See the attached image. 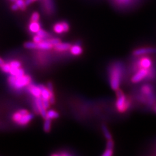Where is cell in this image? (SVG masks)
<instances>
[{
  "label": "cell",
  "mask_w": 156,
  "mask_h": 156,
  "mask_svg": "<svg viewBox=\"0 0 156 156\" xmlns=\"http://www.w3.org/2000/svg\"><path fill=\"white\" fill-rule=\"evenodd\" d=\"M123 75V67L120 63H115L110 68L109 82L112 89L119 90Z\"/></svg>",
  "instance_id": "cell-1"
},
{
  "label": "cell",
  "mask_w": 156,
  "mask_h": 156,
  "mask_svg": "<svg viewBox=\"0 0 156 156\" xmlns=\"http://www.w3.org/2000/svg\"><path fill=\"white\" fill-rule=\"evenodd\" d=\"M9 83L13 89L17 90H21L22 89L27 87L31 83V77L28 75L21 76H14L11 75L8 79Z\"/></svg>",
  "instance_id": "cell-2"
},
{
  "label": "cell",
  "mask_w": 156,
  "mask_h": 156,
  "mask_svg": "<svg viewBox=\"0 0 156 156\" xmlns=\"http://www.w3.org/2000/svg\"><path fill=\"white\" fill-rule=\"evenodd\" d=\"M33 119V115L29 113L26 109H21L12 115V120L14 122L20 126H26Z\"/></svg>",
  "instance_id": "cell-3"
},
{
  "label": "cell",
  "mask_w": 156,
  "mask_h": 156,
  "mask_svg": "<svg viewBox=\"0 0 156 156\" xmlns=\"http://www.w3.org/2000/svg\"><path fill=\"white\" fill-rule=\"evenodd\" d=\"M117 100L116 101V109L120 113H124L129 107V101L122 92L117 90Z\"/></svg>",
  "instance_id": "cell-4"
},
{
  "label": "cell",
  "mask_w": 156,
  "mask_h": 156,
  "mask_svg": "<svg viewBox=\"0 0 156 156\" xmlns=\"http://www.w3.org/2000/svg\"><path fill=\"white\" fill-rule=\"evenodd\" d=\"M33 109L37 113H40L43 119L47 118V111L46 109L43 105L42 98H35L33 104Z\"/></svg>",
  "instance_id": "cell-5"
},
{
  "label": "cell",
  "mask_w": 156,
  "mask_h": 156,
  "mask_svg": "<svg viewBox=\"0 0 156 156\" xmlns=\"http://www.w3.org/2000/svg\"><path fill=\"white\" fill-rule=\"evenodd\" d=\"M148 72L149 70L148 69L140 68L131 77V82L133 83H137L143 81L144 78L148 77Z\"/></svg>",
  "instance_id": "cell-6"
},
{
  "label": "cell",
  "mask_w": 156,
  "mask_h": 156,
  "mask_svg": "<svg viewBox=\"0 0 156 156\" xmlns=\"http://www.w3.org/2000/svg\"><path fill=\"white\" fill-rule=\"evenodd\" d=\"M141 92L148 97L149 101L153 102L154 101V93L152 87L150 85H144L141 87Z\"/></svg>",
  "instance_id": "cell-7"
},
{
  "label": "cell",
  "mask_w": 156,
  "mask_h": 156,
  "mask_svg": "<svg viewBox=\"0 0 156 156\" xmlns=\"http://www.w3.org/2000/svg\"><path fill=\"white\" fill-rule=\"evenodd\" d=\"M27 89L29 93L33 97H35V98L41 97V89L40 85H36L35 84L30 83L27 87Z\"/></svg>",
  "instance_id": "cell-8"
},
{
  "label": "cell",
  "mask_w": 156,
  "mask_h": 156,
  "mask_svg": "<svg viewBox=\"0 0 156 156\" xmlns=\"http://www.w3.org/2000/svg\"><path fill=\"white\" fill-rule=\"evenodd\" d=\"M156 48H139L134 50L133 54L135 56H141L144 55L151 54V53H155Z\"/></svg>",
  "instance_id": "cell-9"
},
{
  "label": "cell",
  "mask_w": 156,
  "mask_h": 156,
  "mask_svg": "<svg viewBox=\"0 0 156 156\" xmlns=\"http://www.w3.org/2000/svg\"><path fill=\"white\" fill-rule=\"evenodd\" d=\"M137 66L140 68H145L149 70L152 66V61L148 57H142L137 62Z\"/></svg>",
  "instance_id": "cell-10"
},
{
  "label": "cell",
  "mask_w": 156,
  "mask_h": 156,
  "mask_svg": "<svg viewBox=\"0 0 156 156\" xmlns=\"http://www.w3.org/2000/svg\"><path fill=\"white\" fill-rule=\"evenodd\" d=\"M48 38H46L45 40H44L43 41L39 43H36L35 50H51V49L53 47V46L50 42V41H49Z\"/></svg>",
  "instance_id": "cell-11"
},
{
  "label": "cell",
  "mask_w": 156,
  "mask_h": 156,
  "mask_svg": "<svg viewBox=\"0 0 156 156\" xmlns=\"http://www.w3.org/2000/svg\"><path fill=\"white\" fill-rule=\"evenodd\" d=\"M41 89V98L42 100H50L51 94L50 90H48V87H45L44 85H40Z\"/></svg>",
  "instance_id": "cell-12"
},
{
  "label": "cell",
  "mask_w": 156,
  "mask_h": 156,
  "mask_svg": "<svg viewBox=\"0 0 156 156\" xmlns=\"http://www.w3.org/2000/svg\"><path fill=\"white\" fill-rule=\"evenodd\" d=\"M71 45L68 43H62L59 42L54 46L55 49L58 51H66L70 50Z\"/></svg>",
  "instance_id": "cell-13"
},
{
  "label": "cell",
  "mask_w": 156,
  "mask_h": 156,
  "mask_svg": "<svg viewBox=\"0 0 156 156\" xmlns=\"http://www.w3.org/2000/svg\"><path fill=\"white\" fill-rule=\"evenodd\" d=\"M70 50L71 54H72L73 55H76V56L80 55L83 53V49H82L81 46L79 44H77L71 46Z\"/></svg>",
  "instance_id": "cell-14"
},
{
  "label": "cell",
  "mask_w": 156,
  "mask_h": 156,
  "mask_svg": "<svg viewBox=\"0 0 156 156\" xmlns=\"http://www.w3.org/2000/svg\"><path fill=\"white\" fill-rule=\"evenodd\" d=\"M41 29V24L38 22H31L30 24L29 25V31L32 33L36 34Z\"/></svg>",
  "instance_id": "cell-15"
},
{
  "label": "cell",
  "mask_w": 156,
  "mask_h": 156,
  "mask_svg": "<svg viewBox=\"0 0 156 156\" xmlns=\"http://www.w3.org/2000/svg\"><path fill=\"white\" fill-rule=\"evenodd\" d=\"M135 0H114L115 3L116 5L120 7L128 6L132 3H133Z\"/></svg>",
  "instance_id": "cell-16"
},
{
  "label": "cell",
  "mask_w": 156,
  "mask_h": 156,
  "mask_svg": "<svg viewBox=\"0 0 156 156\" xmlns=\"http://www.w3.org/2000/svg\"><path fill=\"white\" fill-rule=\"evenodd\" d=\"M44 7L46 10V11L48 12H52L53 11V3L52 0H44Z\"/></svg>",
  "instance_id": "cell-17"
},
{
  "label": "cell",
  "mask_w": 156,
  "mask_h": 156,
  "mask_svg": "<svg viewBox=\"0 0 156 156\" xmlns=\"http://www.w3.org/2000/svg\"><path fill=\"white\" fill-rule=\"evenodd\" d=\"M53 31L57 34H61L64 33V29H63L62 22H58L55 23L53 26Z\"/></svg>",
  "instance_id": "cell-18"
},
{
  "label": "cell",
  "mask_w": 156,
  "mask_h": 156,
  "mask_svg": "<svg viewBox=\"0 0 156 156\" xmlns=\"http://www.w3.org/2000/svg\"><path fill=\"white\" fill-rule=\"evenodd\" d=\"M58 117V114L57 112L54 110H49L47 112V118L51 120L57 119Z\"/></svg>",
  "instance_id": "cell-19"
},
{
  "label": "cell",
  "mask_w": 156,
  "mask_h": 156,
  "mask_svg": "<svg viewBox=\"0 0 156 156\" xmlns=\"http://www.w3.org/2000/svg\"><path fill=\"white\" fill-rule=\"evenodd\" d=\"M36 35H38L40 37H41L43 40H45V39L46 38H48L49 37H50V34H49L47 31L43 30V29H41L40 30H39L37 33Z\"/></svg>",
  "instance_id": "cell-20"
},
{
  "label": "cell",
  "mask_w": 156,
  "mask_h": 156,
  "mask_svg": "<svg viewBox=\"0 0 156 156\" xmlns=\"http://www.w3.org/2000/svg\"><path fill=\"white\" fill-rule=\"evenodd\" d=\"M51 121L50 119H45V122L44 123V130L46 132H49L51 129Z\"/></svg>",
  "instance_id": "cell-21"
},
{
  "label": "cell",
  "mask_w": 156,
  "mask_h": 156,
  "mask_svg": "<svg viewBox=\"0 0 156 156\" xmlns=\"http://www.w3.org/2000/svg\"><path fill=\"white\" fill-rule=\"evenodd\" d=\"M102 131H103L104 135L105 136V137L107 139V140H109V139H112V136H111V134L109 132V131L108 129V128H107L105 126H102Z\"/></svg>",
  "instance_id": "cell-22"
},
{
  "label": "cell",
  "mask_w": 156,
  "mask_h": 156,
  "mask_svg": "<svg viewBox=\"0 0 156 156\" xmlns=\"http://www.w3.org/2000/svg\"><path fill=\"white\" fill-rule=\"evenodd\" d=\"M0 68H1V69L3 72H4L5 73H7V74H9L10 71H11V66L9 65V62L7 63L5 62Z\"/></svg>",
  "instance_id": "cell-23"
},
{
  "label": "cell",
  "mask_w": 156,
  "mask_h": 156,
  "mask_svg": "<svg viewBox=\"0 0 156 156\" xmlns=\"http://www.w3.org/2000/svg\"><path fill=\"white\" fill-rule=\"evenodd\" d=\"M15 3L19 7V9H20L22 10H24L26 7V4L25 0H16Z\"/></svg>",
  "instance_id": "cell-24"
},
{
  "label": "cell",
  "mask_w": 156,
  "mask_h": 156,
  "mask_svg": "<svg viewBox=\"0 0 156 156\" xmlns=\"http://www.w3.org/2000/svg\"><path fill=\"white\" fill-rule=\"evenodd\" d=\"M9 63L12 68H21V66H22L21 62L18 61H16V60H13V61H10Z\"/></svg>",
  "instance_id": "cell-25"
},
{
  "label": "cell",
  "mask_w": 156,
  "mask_h": 156,
  "mask_svg": "<svg viewBox=\"0 0 156 156\" xmlns=\"http://www.w3.org/2000/svg\"><path fill=\"white\" fill-rule=\"evenodd\" d=\"M40 19V14L37 12H35L32 14L31 17V22H38Z\"/></svg>",
  "instance_id": "cell-26"
},
{
  "label": "cell",
  "mask_w": 156,
  "mask_h": 156,
  "mask_svg": "<svg viewBox=\"0 0 156 156\" xmlns=\"http://www.w3.org/2000/svg\"><path fill=\"white\" fill-rule=\"evenodd\" d=\"M113 154V149L107 148L105 152L102 154L103 156H111Z\"/></svg>",
  "instance_id": "cell-27"
},
{
  "label": "cell",
  "mask_w": 156,
  "mask_h": 156,
  "mask_svg": "<svg viewBox=\"0 0 156 156\" xmlns=\"http://www.w3.org/2000/svg\"><path fill=\"white\" fill-rule=\"evenodd\" d=\"M48 40L51 44L53 46V47H54L55 45H57V44L61 42L59 39H58V38H48Z\"/></svg>",
  "instance_id": "cell-28"
},
{
  "label": "cell",
  "mask_w": 156,
  "mask_h": 156,
  "mask_svg": "<svg viewBox=\"0 0 156 156\" xmlns=\"http://www.w3.org/2000/svg\"><path fill=\"white\" fill-rule=\"evenodd\" d=\"M114 147V143L112 139L108 140L107 143V148H109V149H113Z\"/></svg>",
  "instance_id": "cell-29"
},
{
  "label": "cell",
  "mask_w": 156,
  "mask_h": 156,
  "mask_svg": "<svg viewBox=\"0 0 156 156\" xmlns=\"http://www.w3.org/2000/svg\"><path fill=\"white\" fill-rule=\"evenodd\" d=\"M62 24V27L63 29H64V32H68V30H69V24H68L66 22H61Z\"/></svg>",
  "instance_id": "cell-30"
},
{
  "label": "cell",
  "mask_w": 156,
  "mask_h": 156,
  "mask_svg": "<svg viewBox=\"0 0 156 156\" xmlns=\"http://www.w3.org/2000/svg\"><path fill=\"white\" fill-rule=\"evenodd\" d=\"M43 41H44L43 39L37 35H35L33 37V42H35V43H39V42H41Z\"/></svg>",
  "instance_id": "cell-31"
},
{
  "label": "cell",
  "mask_w": 156,
  "mask_h": 156,
  "mask_svg": "<svg viewBox=\"0 0 156 156\" xmlns=\"http://www.w3.org/2000/svg\"><path fill=\"white\" fill-rule=\"evenodd\" d=\"M42 103H43V105L45 108L47 109L50 107V105L51 104L50 100H42Z\"/></svg>",
  "instance_id": "cell-32"
},
{
  "label": "cell",
  "mask_w": 156,
  "mask_h": 156,
  "mask_svg": "<svg viewBox=\"0 0 156 156\" xmlns=\"http://www.w3.org/2000/svg\"><path fill=\"white\" fill-rule=\"evenodd\" d=\"M11 9L13 10V11H17L18 9H19V7L17 5V4L15 3L12 5V7H11Z\"/></svg>",
  "instance_id": "cell-33"
},
{
  "label": "cell",
  "mask_w": 156,
  "mask_h": 156,
  "mask_svg": "<svg viewBox=\"0 0 156 156\" xmlns=\"http://www.w3.org/2000/svg\"><path fill=\"white\" fill-rule=\"evenodd\" d=\"M35 1H37V0H25L26 5H30L31 3H32L33 2H35Z\"/></svg>",
  "instance_id": "cell-34"
},
{
  "label": "cell",
  "mask_w": 156,
  "mask_h": 156,
  "mask_svg": "<svg viewBox=\"0 0 156 156\" xmlns=\"http://www.w3.org/2000/svg\"><path fill=\"white\" fill-rule=\"evenodd\" d=\"M5 63V62H4V61L2 59V58L0 57V67H1L3 64Z\"/></svg>",
  "instance_id": "cell-35"
},
{
  "label": "cell",
  "mask_w": 156,
  "mask_h": 156,
  "mask_svg": "<svg viewBox=\"0 0 156 156\" xmlns=\"http://www.w3.org/2000/svg\"><path fill=\"white\" fill-rule=\"evenodd\" d=\"M154 111L156 112V106L155 107V108H154Z\"/></svg>",
  "instance_id": "cell-36"
},
{
  "label": "cell",
  "mask_w": 156,
  "mask_h": 156,
  "mask_svg": "<svg viewBox=\"0 0 156 156\" xmlns=\"http://www.w3.org/2000/svg\"><path fill=\"white\" fill-rule=\"evenodd\" d=\"M11 1H12V2H15L16 0H11Z\"/></svg>",
  "instance_id": "cell-37"
}]
</instances>
